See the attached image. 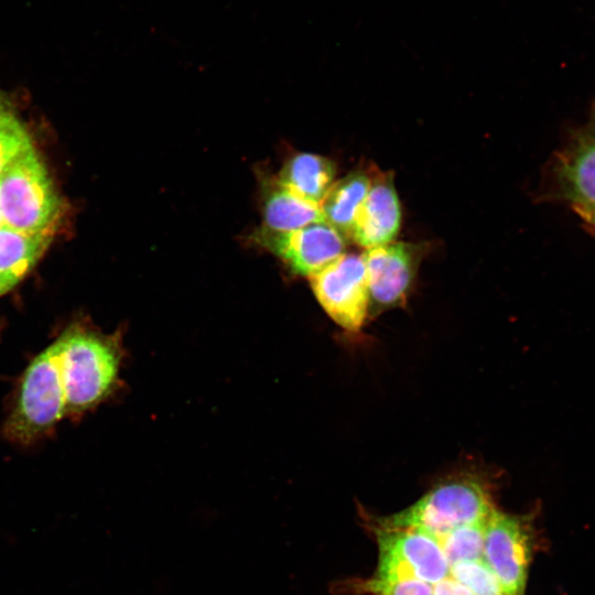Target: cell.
I'll list each match as a JSON object with an SVG mask.
<instances>
[{"mask_svg":"<svg viewBox=\"0 0 595 595\" xmlns=\"http://www.w3.org/2000/svg\"><path fill=\"white\" fill-rule=\"evenodd\" d=\"M1 225H3V219H2L1 208H0V226Z\"/></svg>","mask_w":595,"mask_h":595,"instance_id":"obj_22","label":"cell"},{"mask_svg":"<svg viewBox=\"0 0 595 595\" xmlns=\"http://www.w3.org/2000/svg\"><path fill=\"white\" fill-rule=\"evenodd\" d=\"M335 163L320 154L300 152L283 164L277 180L306 201L321 205L334 184Z\"/></svg>","mask_w":595,"mask_h":595,"instance_id":"obj_14","label":"cell"},{"mask_svg":"<svg viewBox=\"0 0 595 595\" xmlns=\"http://www.w3.org/2000/svg\"><path fill=\"white\" fill-rule=\"evenodd\" d=\"M256 241L280 257L296 274H316L345 253V237L325 220L290 232L259 229Z\"/></svg>","mask_w":595,"mask_h":595,"instance_id":"obj_9","label":"cell"},{"mask_svg":"<svg viewBox=\"0 0 595 595\" xmlns=\"http://www.w3.org/2000/svg\"><path fill=\"white\" fill-rule=\"evenodd\" d=\"M57 340L66 415L77 418L113 392L123 356L121 339L118 334H105L75 323Z\"/></svg>","mask_w":595,"mask_h":595,"instance_id":"obj_1","label":"cell"},{"mask_svg":"<svg viewBox=\"0 0 595 595\" xmlns=\"http://www.w3.org/2000/svg\"><path fill=\"white\" fill-rule=\"evenodd\" d=\"M531 551L529 522L495 508L485 526L483 558L505 595H523Z\"/></svg>","mask_w":595,"mask_h":595,"instance_id":"obj_7","label":"cell"},{"mask_svg":"<svg viewBox=\"0 0 595 595\" xmlns=\"http://www.w3.org/2000/svg\"><path fill=\"white\" fill-rule=\"evenodd\" d=\"M559 177L565 197L585 219L595 215V134L581 138L563 156Z\"/></svg>","mask_w":595,"mask_h":595,"instance_id":"obj_11","label":"cell"},{"mask_svg":"<svg viewBox=\"0 0 595 595\" xmlns=\"http://www.w3.org/2000/svg\"><path fill=\"white\" fill-rule=\"evenodd\" d=\"M379 547V580L416 578L432 585L450 574L447 562L435 537L415 528H393L372 523Z\"/></svg>","mask_w":595,"mask_h":595,"instance_id":"obj_5","label":"cell"},{"mask_svg":"<svg viewBox=\"0 0 595 595\" xmlns=\"http://www.w3.org/2000/svg\"><path fill=\"white\" fill-rule=\"evenodd\" d=\"M3 224L30 234H54L62 201L34 148L12 160L0 173Z\"/></svg>","mask_w":595,"mask_h":595,"instance_id":"obj_4","label":"cell"},{"mask_svg":"<svg viewBox=\"0 0 595 595\" xmlns=\"http://www.w3.org/2000/svg\"><path fill=\"white\" fill-rule=\"evenodd\" d=\"M424 246L390 242L363 253L368 282V317L402 306L410 294Z\"/></svg>","mask_w":595,"mask_h":595,"instance_id":"obj_8","label":"cell"},{"mask_svg":"<svg viewBox=\"0 0 595 595\" xmlns=\"http://www.w3.org/2000/svg\"><path fill=\"white\" fill-rule=\"evenodd\" d=\"M489 518V517H488ZM486 521L456 527L437 539L447 562L473 561L483 558L484 531Z\"/></svg>","mask_w":595,"mask_h":595,"instance_id":"obj_17","label":"cell"},{"mask_svg":"<svg viewBox=\"0 0 595 595\" xmlns=\"http://www.w3.org/2000/svg\"><path fill=\"white\" fill-rule=\"evenodd\" d=\"M401 225V207L391 172H377L359 209L349 238L370 249L394 240Z\"/></svg>","mask_w":595,"mask_h":595,"instance_id":"obj_10","label":"cell"},{"mask_svg":"<svg viewBox=\"0 0 595 595\" xmlns=\"http://www.w3.org/2000/svg\"><path fill=\"white\" fill-rule=\"evenodd\" d=\"M64 418L66 396L56 338L22 375L3 432L11 442L26 445L50 433Z\"/></svg>","mask_w":595,"mask_h":595,"instance_id":"obj_2","label":"cell"},{"mask_svg":"<svg viewBox=\"0 0 595 595\" xmlns=\"http://www.w3.org/2000/svg\"><path fill=\"white\" fill-rule=\"evenodd\" d=\"M450 575L475 595H505L484 559L455 562L451 564Z\"/></svg>","mask_w":595,"mask_h":595,"instance_id":"obj_18","label":"cell"},{"mask_svg":"<svg viewBox=\"0 0 595 595\" xmlns=\"http://www.w3.org/2000/svg\"><path fill=\"white\" fill-rule=\"evenodd\" d=\"M587 221L592 224L593 226H595V215L591 217L589 219H587Z\"/></svg>","mask_w":595,"mask_h":595,"instance_id":"obj_21","label":"cell"},{"mask_svg":"<svg viewBox=\"0 0 595 595\" xmlns=\"http://www.w3.org/2000/svg\"><path fill=\"white\" fill-rule=\"evenodd\" d=\"M370 181V175L364 171L350 172L334 182L321 203L324 220L344 237L350 236Z\"/></svg>","mask_w":595,"mask_h":595,"instance_id":"obj_15","label":"cell"},{"mask_svg":"<svg viewBox=\"0 0 595 595\" xmlns=\"http://www.w3.org/2000/svg\"><path fill=\"white\" fill-rule=\"evenodd\" d=\"M32 147L25 126L8 96L0 90V173L12 160Z\"/></svg>","mask_w":595,"mask_h":595,"instance_id":"obj_16","label":"cell"},{"mask_svg":"<svg viewBox=\"0 0 595 595\" xmlns=\"http://www.w3.org/2000/svg\"><path fill=\"white\" fill-rule=\"evenodd\" d=\"M495 508L485 482L464 474L442 480L412 506L375 522L440 536L459 526L486 521Z\"/></svg>","mask_w":595,"mask_h":595,"instance_id":"obj_3","label":"cell"},{"mask_svg":"<svg viewBox=\"0 0 595 595\" xmlns=\"http://www.w3.org/2000/svg\"><path fill=\"white\" fill-rule=\"evenodd\" d=\"M263 225L271 232H290L312 223L324 220L321 205L306 201L277 177L266 178L262 185Z\"/></svg>","mask_w":595,"mask_h":595,"instance_id":"obj_12","label":"cell"},{"mask_svg":"<svg viewBox=\"0 0 595 595\" xmlns=\"http://www.w3.org/2000/svg\"><path fill=\"white\" fill-rule=\"evenodd\" d=\"M310 280L327 315L344 329L359 332L368 318L369 309L364 256L344 253Z\"/></svg>","mask_w":595,"mask_h":595,"instance_id":"obj_6","label":"cell"},{"mask_svg":"<svg viewBox=\"0 0 595 595\" xmlns=\"http://www.w3.org/2000/svg\"><path fill=\"white\" fill-rule=\"evenodd\" d=\"M53 234H30L0 226V296L32 270L47 249Z\"/></svg>","mask_w":595,"mask_h":595,"instance_id":"obj_13","label":"cell"},{"mask_svg":"<svg viewBox=\"0 0 595 595\" xmlns=\"http://www.w3.org/2000/svg\"><path fill=\"white\" fill-rule=\"evenodd\" d=\"M433 595H475L468 587L456 582L448 574L447 577L433 585Z\"/></svg>","mask_w":595,"mask_h":595,"instance_id":"obj_20","label":"cell"},{"mask_svg":"<svg viewBox=\"0 0 595 595\" xmlns=\"http://www.w3.org/2000/svg\"><path fill=\"white\" fill-rule=\"evenodd\" d=\"M359 587L374 595H433V585L416 578L379 580L372 576Z\"/></svg>","mask_w":595,"mask_h":595,"instance_id":"obj_19","label":"cell"}]
</instances>
